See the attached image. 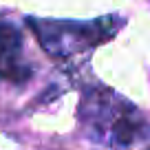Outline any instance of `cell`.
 <instances>
[{"instance_id":"6da1fadb","label":"cell","mask_w":150,"mask_h":150,"mask_svg":"<svg viewBox=\"0 0 150 150\" xmlns=\"http://www.w3.org/2000/svg\"><path fill=\"white\" fill-rule=\"evenodd\" d=\"M82 122L95 141L112 150H150V126L139 110L115 95L95 86L84 95L80 108Z\"/></svg>"},{"instance_id":"7a4b0ae2","label":"cell","mask_w":150,"mask_h":150,"mask_svg":"<svg viewBox=\"0 0 150 150\" xmlns=\"http://www.w3.org/2000/svg\"><path fill=\"white\" fill-rule=\"evenodd\" d=\"M38 40L53 57H73L95 49L112 38L117 18H99L93 22H71V20H29Z\"/></svg>"},{"instance_id":"3957f363","label":"cell","mask_w":150,"mask_h":150,"mask_svg":"<svg viewBox=\"0 0 150 150\" xmlns=\"http://www.w3.org/2000/svg\"><path fill=\"white\" fill-rule=\"evenodd\" d=\"M0 77L22 84L31 77V66L22 57V35L9 22L0 20Z\"/></svg>"}]
</instances>
